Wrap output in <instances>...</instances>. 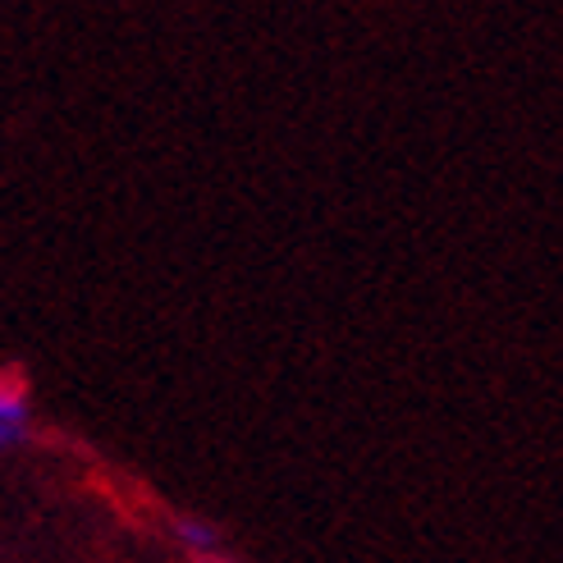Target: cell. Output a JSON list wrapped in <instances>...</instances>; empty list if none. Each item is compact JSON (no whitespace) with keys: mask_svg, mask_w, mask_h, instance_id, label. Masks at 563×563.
<instances>
[{"mask_svg":"<svg viewBox=\"0 0 563 563\" xmlns=\"http://www.w3.org/2000/svg\"><path fill=\"white\" fill-rule=\"evenodd\" d=\"M179 541L184 545H192V550H216L220 545V537H216V531L211 527H202V522H179Z\"/></svg>","mask_w":563,"mask_h":563,"instance_id":"obj_2","label":"cell"},{"mask_svg":"<svg viewBox=\"0 0 563 563\" xmlns=\"http://www.w3.org/2000/svg\"><path fill=\"white\" fill-rule=\"evenodd\" d=\"M0 421H14V427L27 421V394L5 376H0Z\"/></svg>","mask_w":563,"mask_h":563,"instance_id":"obj_1","label":"cell"}]
</instances>
